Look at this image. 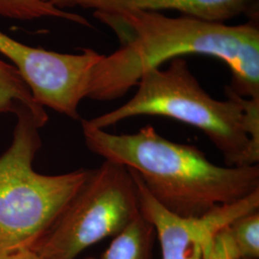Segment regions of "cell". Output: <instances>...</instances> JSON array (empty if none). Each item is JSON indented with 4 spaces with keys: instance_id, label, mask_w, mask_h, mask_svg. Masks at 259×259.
<instances>
[{
    "instance_id": "6da1fadb",
    "label": "cell",
    "mask_w": 259,
    "mask_h": 259,
    "mask_svg": "<svg viewBox=\"0 0 259 259\" xmlns=\"http://www.w3.org/2000/svg\"><path fill=\"white\" fill-rule=\"evenodd\" d=\"M111 28L119 48L94 66L88 98L111 101L124 96L151 68L182 56L206 55L231 69L233 92L259 99V28L255 19L228 25L160 12H94Z\"/></svg>"
},
{
    "instance_id": "7a4b0ae2",
    "label": "cell",
    "mask_w": 259,
    "mask_h": 259,
    "mask_svg": "<svg viewBox=\"0 0 259 259\" xmlns=\"http://www.w3.org/2000/svg\"><path fill=\"white\" fill-rule=\"evenodd\" d=\"M87 147L105 160L134 170L169 212L202 217L259 190V167L218 166L192 145L161 137L152 126L114 135L82 120Z\"/></svg>"
},
{
    "instance_id": "3957f363",
    "label": "cell",
    "mask_w": 259,
    "mask_h": 259,
    "mask_svg": "<svg viewBox=\"0 0 259 259\" xmlns=\"http://www.w3.org/2000/svg\"><path fill=\"white\" fill-rule=\"evenodd\" d=\"M137 85L128 102L89 123L105 130L135 116L169 117L204 132L228 166L258 164L259 99L242 97L231 87L226 88V101L214 99L183 58L171 60L165 69L145 71Z\"/></svg>"
},
{
    "instance_id": "277c9868",
    "label": "cell",
    "mask_w": 259,
    "mask_h": 259,
    "mask_svg": "<svg viewBox=\"0 0 259 259\" xmlns=\"http://www.w3.org/2000/svg\"><path fill=\"white\" fill-rule=\"evenodd\" d=\"M12 143L0 155V258L31 250L83 185L91 169L44 175L33 163L47 111L21 108Z\"/></svg>"
},
{
    "instance_id": "5b68a950",
    "label": "cell",
    "mask_w": 259,
    "mask_h": 259,
    "mask_svg": "<svg viewBox=\"0 0 259 259\" xmlns=\"http://www.w3.org/2000/svg\"><path fill=\"white\" fill-rule=\"evenodd\" d=\"M139 191L128 168L104 160L31 249L44 259H76L84 250L114 237L140 215Z\"/></svg>"
},
{
    "instance_id": "8992f818",
    "label": "cell",
    "mask_w": 259,
    "mask_h": 259,
    "mask_svg": "<svg viewBox=\"0 0 259 259\" xmlns=\"http://www.w3.org/2000/svg\"><path fill=\"white\" fill-rule=\"evenodd\" d=\"M0 53L17 68L37 104L80 119L79 105L88 97L93 68L102 54L90 48L79 54L48 51L23 45L1 31Z\"/></svg>"
},
{
    "instance_id": "52a82bcc",
    "label": "cell",
    "mask_w": 259,
    "mask_h": 259,
    "mask_svg": "<svg viewBox=\"0 0 259 259\" xmlns=\"http://www.w3.org/2000/svg\"><path fill=\"white\" fill-rule=\"evenodd\" d=\"M129 170L138 185L140 212L155 229L162 259H207L217 232L236 218L258 211L257 190L238 202L218 206L202 217H180L158 204L139 175Z\"/></svg>"
},
{
    "instance_id": "ba28073f",
    "label": "cell",
    "mask_w": 259,
    "mask_h": 259,
    "mask_svg": "<svg viewBox=\"0 0 259 259\" xmlns=\"http://www.w3.org/2000/svg\"><path fill=\"white\" fill-rule=\"evenodd\" d=\"M56 8L81 7L94 12L176 11L182 16L205 21L225 23V21L249 15L258 18V0H38Z\"/></svg>"
},
{
    "instance_id": "9c48e42d",
    "label": "cell",
    "mask_w": 259,
    "mask_h": 259,
    "mask_svg": "<svg viewBox=\"0 0 259 259\" xmlns=\"http://www.w3.org/2000/svg\"><path fill=\"white\" fill-rule=\"evenodd\" d=\"M156 232L140 213L129 226L113 237L101 259H154Z\"/></svg>"
},
{
    "instance_id": "30bf717a",
    "label": "cell",
    "mask_w": 259,
    "mask_h": 259,
    "mask_svg": "<svg viewBox=\"0 0 259 259\" xmlns=\"http://www.w3.org/2000/svg\"><path fill=\"white\" fill-rule=\"evenodd\" d=\"M23 107L37 111L45 109L34 100L17 68L0 60V114H16Z\"/></svg>"
},
{
    "instance_id": "8fae6325",
    "label": "cell",
    "mask_w": 259,
    "mask_h": 259,
    "mask_svg": "<svg viewBox=\"0 0 259 259\" xmlns=\"http://www.w3.org/2000/svg\"><path fill=\"white\" fill-rule=\"evenodd\" d=\"M0 16L19 20L58 18L92 27V24L83 17L58 9L48 3L38 0H0Z\"/></svg>"
},
{
    "instance_id": "7c38bea8",
    "label": "cell",
    "mask_w": 259,
    "mask_h": 259,
    "mask_svg": "<svg viewBox=\"0 0 259 259\" xmlns=\"http://www.w3.org/2000/svg\"><path fill=\"white\" fill-rule=\"evenodd\" d=\"M228 229L240 258L258 259V211L236 218L228 226Z\"/></svg>"
},
{
    "instance_id": "4fadbf2b",
    "label": "cell",
    "mask_w": 259,
    "mask_h": 259,
    "mask_svg": "<svg viewBox=\"0 0 259 259\" xmlns=\"http://www.w3.org/2000/svg\"><path fill=\"white\" fill-rule=\"evenodd\" d=\"M239 258L228 227L217 232L213 238L212 246L207 259Z\"/></svg>"
},
{
    "instance_id": "5bb4252c",
    "label": "cell",
    "mask_w": 259,
    "mask_h": 259,
    "mask_svg": "<svg viewBox=\"0 0 259 259\" xmlns=\"http://www.w3.org/2000/svg\"><path fill=\"white\" fill-rule=\"evenodd\" d=\"M0 259H44L39 256L37 252L32 250H22L17 251L8 256Z\"/></svg>"
},
{
    "instance_id": "9a60e30c",
    "label": "cell",
    "mask_w": 259,
    "mask_h": 259,
    "mask_svg": "<svg viewBox=\"0 0 259 259\" xmlns=\"http://www.w3.org/2000/svg\"><path fill=\"white\" fill-rule=\"evenodd\" d=\"M236 259H247V258H240V257H239V258H236Z\"/></svg>"
}]
</instances>
